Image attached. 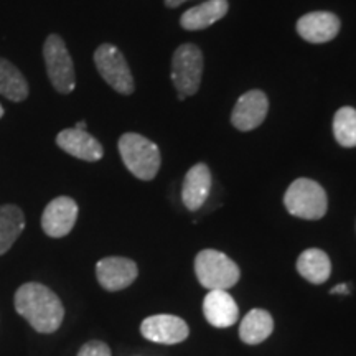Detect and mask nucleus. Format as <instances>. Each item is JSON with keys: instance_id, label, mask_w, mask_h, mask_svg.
<instances>
[{"instance_id": "obj_18", "label": "nucleus", "mask_w": 356, "mask_h": 356, "mask_svg": "<svg viewBox=\"0 0 356 356\" xmlns=\"http://www.w3.org/2000/svg\"><path fill=\"white\" fill-rule=\"evenodd\" d=\"M273 330L274 320L270 317L269 312L254 309L243 318L241 327H239V337H241L244 343L259 345L270 337Z\"/></svg>"}, {"instance_id": "obj_20", "label": "nucleus", "mask_w": 356, "mask_h": 356, "mask_svg": "<svg viewBox=\"0 0 356 356\" xmlns=\"http://www.w3.org/2000/svg\"><path fill=\"white\" fill-rule=\"evenodd\" d=\"M0 95L13 102L29 97V83L22 71L3 58H0Z\"/></svg>"}, {"instance_id": "obj_26", "label": "nucleus", "mask_w": 356, "mask_h": 356, "mask_svg": "<svg viewBox=\"0 0 356 356\" xmlns=\"http://www.w3.org/2000/svg\"><path fill=\"white\" fill-rule=\"evenodd\" d=\"M2 115H3V108H2V106H0V118H2Z\"/></svg>"}, {"instance_id": "obj_13", "label": "nucleus", "mask_w": 356, "mask_h": 356, "mask_svg": "<svg viewBox=\"0 0 356 356\" xmlns=\"http://www.w3.org/2000/svg\"><path fill=\"white\" fill-rule=\"evenodd\" d=\"M56 144L63 149L66 154L73 157L86 160V162H97L104 155L102 145L97 142L91 134L79 129H65L56 136Z\"/></svg>"}, {"instance_id": "obj_6", "label": "nucleus", "mask_w": 356, "mask_h": 356, "mask_svg": "<svg viewBox=\"0 0 356 356\" xmlns=\"http://www.w3.org/2000/svg\"><path fill=\"white\" fill-rule=\"evenodd\" d=\"M43 58L53 88L61 95L73 92L76 86V74H74L73 60L63 38L58 35H50L43 44Z\"/></svg>"}, {"instance_id": "obj_1", "label": "nucleus", "mask_w": 356, "mask_h": 356, "mask_svg": "<svg viewBox=\"0 0 356 356\" xmlns=\"http://www.w3.org/2000/svg\"><path fill=\"white\" fill-rule=\"evenodd\" d=\"M15 310L40 333L56 332L65 317L60 297L38 282L24 284L17 291Z\"/></svg>"}, {"instance_id": "obj_2", "label": "nucleus", "mask_w": 356, "mask_h": 356, "mask_svg": "<svg viewBox=\"0 0 356 356\" xmlns=\"http://www.w3.org/2000/svg\"><path fill=\"white\" fill-rule=\"evenodd\" d=\"M119 154L127 170L140 180L155 178L160 162H162L159 147L152 140L136 132L124 134L119 139Z\"/></svg>"}, {"instance_id": "obj_3", "label": "nucleus", "mask_w": 356, "mask_h": 356, "mask_svg": "<svg viewBox=\"0 0 356 356\" xmlns=\"http://www.w3.org/2000/svg\"><path fill=\"white\" fill-rule=\"evenodd\" d=\"M195 273L200 284L210 291H228L241 277L238 264L215 249H203L198 252L195 259Z\"/></svg>"}, {"instance_id": "obj_10", "label": "nucleus", "mask_w": 356, "mask_h": 356, "mask_svg": "<svg viewBox=\"0 0 356 356\" xmlns=\"http://www.w3.org/2000/svg\"><path fill=\"white\" fill-rule=\"evenodd\" d=\"M78 218V204L70 197H58L48 203L42 216V228L50 238L70 234Z\"/></svg>"}, {"instance_id": "obj_22", "label": "nucleus", "mask_w": 356, "mask_h": 356, "mask_svg": "<svg viewBox=\"0 0 356 356\" xmlns=\"http://www.w3.org/2000/svg\"><path fill=\"white\" fill-rule=\"evenodd\" d=\"M78 356H111V348L106 343H102V341H88L79 350Z\"/></svg>"}, {"instance_id": "obj_7", "label": "nucleus", "mask_w": 356, "mask_h": 356, "mask_svg": "<svg viewBox=\"0 0 356 356\" xmlns=\"http://www.w3.org/2000/svg\"><path fill=\"white\" fill-rule=\"evenodd\" d=\"M95 63L102 79L114 91L126 96L132 95L136 84H134L131 68H129L126 58H124L122 51H119V48H115L111 43L101 44L95 51Z\"/></svg>"}, {"instance_id": "obj_17", "label": "nucleus", "mask_w": 356, "mask_h": 356, "mask_svg": "<svg viewBox=\"0 0 356 356\" xmlns=\"http://www.w3.org/2000/svg\"><path fill=\"white\" fill-rule=\"evenodd\" d=\"M297 270L309 282L323 284L332 274L330 257L322 249H307L297 259Z\"/></svg>"}, {"instance_id": "obj_8", "label": "nucleus", "mask_w": 356, "mask_h": 356, "mask_svg": "<svg viewBox=\"0 0 356 356\" xmlns=\"http://www.w3.org/2000/svg\"><path fill=\"white\" fill-rule=\"evenodd\" d=\"M140 333L154 343L175 345L188 338L190 328L185 320L177 315L160 314L147 317L140 325Z\"/></svg>"}, {"instance_id": "obj_24", "label": "nucleus", "mask_w": 356, "mask_h": 356, "mask_svg": "<svg viewBox=\"0 0 356 356\" xmlns=\"http://www.w3.org/2000/svg\"><path fill=\"white\" fill-rule=\"evenodd\" d=\"M184 2H186V0H165V6L168 8H177V7H180Z\"/></svg>"}, {"instance_id": "obj_25", "label": "nucleus", "mask_w": 356, "mask_h": 356, "mask_svg": "<svg viewBox=\"0 0 356 356\" xmlns=\"http://www.w3.org/2000/svg\"><path fill=\"white\" fill-rule=\"evenodd\" d=\"M74 129H79V131H86V122H84V121L76 122V126H74Z\"/></svg>"}, {"instance_id": "obj_15", "label": "nucleus", "mask_w": 356, "mask_h": 356, "mask_svg": "<svg viewBox=\"0 0 356 356\" xmlns=\"http://www.w3.org/2000/svg\"><path fill=\"white\" fill-rule=\"evenodd\" d=\"M204 318L216 328H228L239 318V309L226 291H210L203 300Z\"/></svg>"}, {"instance_id": "obj_4", "label": "nucleus", "mask_w": 356, "mask_h": 356, "mask_svg": "<svg viewBox=\"0 0 356 356\" xmlns=\"http://www.w3.org/2000/svg\"><path fill=\"white\" fill-rule=\"evenodd\" d=\"M284 204L292 216L302 220H320L327 213L328 200L322 185L310 178H299L287 188Z\"/></svg>"}, {"instance_id": "obj_12", "label": "nucleus", "mask_w": 356, "mask_h": 356, "mask_svg": "<svg viewBox=\"0 0 356 356\" xmlns=\"http://www.w3.org/2000/svg\"><path fill=\"white\" fill-rule=\"evenodd\" d=\"M340 19L332 12H310L297 22V33L309 43L332 42L340 32Z\"/></svg>"}, {"instance_id": "obj_5", "label": "nucleus", "mask_w": 356, "mask_h": 356, "mask_svg": "<svg viewBox=\"0 0 356 356\" xmlns=\"http://www.w3.org/2000/svg\"><path fill=\"white\" fill-rule=\"evenodd\" d=\"M203 74V55L197 44L185 43L172 56V81L178 91V99L197 95Z\"/></svg>"}, {"instance_id": "obj_9", "label": "nucleus", "mask_w": 356, "mask_h": 356, "mask_svg": "<svg viewBox=\"0 0 356 356\" xmlns=\"http://www.w3.org/2000/svg\"><path fill=\"white\" fill-rule=\"evenodd\" d=\"M267 111H269V99L261 89L244 92L236 102L233 113H231V122L241 132L254 131L264 122Z\"/></svg>"}, {"instance_id": "obj_11", "label": "nucleus", "mask_w": 356, "mask_h": 356, "mask_svg": "<svg viewBox=\"0 0 356 356\" xmlns=\"http://www.w3.org/2000/svg\"><path fill=\"white\" fill-rule=\"evenodd\" d=\"M137 274V264L127 257H104L96 266L97 280L106 291L111 292L122 291L131 286Z\"/></svg>"}, {"instance_id": "obj_21", "label": "nucleus", "mask_w": 356, "mask_h": 356, "mask_svg": "<svg viewBox=\"0 0 356 356\" xmlns=\"http://www.w3.org/2000/svg\"><path fill=\"white\" fill-rule=\"evenodd\" d=\"M333 136L338 144L346 149L356 147V109L345 106L333 118Z\"/></svg>"}, {"instance_id": "obj_16", "label": "nucleus", "mask_w": 356, "mask_h": 356, "mask_svg": "<svg viewBox=\"0 0 356 356\" xmlns=\"http://www.w3.org/2000/svg\"><path fill=\"white\" fill-rule=\"evenodd\" d=\"M228 0H208V2L200 3V6L191 7L184 12V15L180 17V25L188 32L208 29L218 20H221L228 13Z\"/></svg>"}, {"instance_id": "obj_19", "label": "nucleus", "mask_w": 356, "mask_h": 356, "mask_svg": "<svg viewBox=\"0 0 356 356\" xmlns=\"http://www.w3.org/2000/svg\"><path fill=\"white\" fill-rule=\"evenodd\" d=\"M25 229V216L19 207H0V256L6 254Z\"/></svg>"}, {"instance_id": "obj_14", "label": "nucleus", "mask_w": 356, "mask_h": 356, "mask_svg": "<svg viewBox=\"0 0 356 356\" xmlns=\"http://www.w3.org/2000/svg\"><path fill=\"white\" fill-rule=\"evenodd\" d=\"M211 172L204 163H197L186 172L181 188V200L190 211H197L207 202L211 191Z\"/></svg>"}, {"instance_id": "obj_23", "label": "nucleus", "mask_w": 356, "mask_h": 356, "mask_svg": "<svg viewBox=\"0 0 356 356\" xmlns=\"http://www.w3.org/2000/svg\"><path fill=\"white\" fill-rule=\"evenodd\" d=\"M330 292L332 293H343V296H346V293H350V287L346 286V284H340V286L333 287Z\"/></svg>"}]
</instances>
